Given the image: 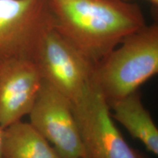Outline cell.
<instances>
[{
	"label": "cell",
	"instance_id": "cell-12",
	"mask_svg": "<svg viewBox=\"0 0 158 158\" xmlns=\"http://www.w3.org/2000/svg\"><path fill=\"white\" fill-rule=\"evenodd\" d=\"M124 1L128 2V1H130V0H124ZM149 1L153 5H155V7H157L158 6V0H149Z\"/></svg>",
	"mask_w": 158,
	"mask_h": 158
},
{
	"label": "cell",
	"instance_id": "cell-8",
	"mask_svg": "<svg viewBox=\"0 0 158 158\" xmlns=\"http://www.w3.org/2000/svg\"><path fill=\"white\" fill-rule=\"evenodd\" d=\"M112 117L127 130L132 137L141 141L146 149L158 155V129L151 114L137 92L110 102Z\"/></svg>",
	"mask_w": 158,
	"mask_h": 158
},
{
	"label": "cell",
	"instance_id": "cell-3",
	"mask_svg": "<svg viewBox=\"0 0 158 158\" xmlns=\"http://www.w3.org/2000/svg\"><path fill=\"white\" fill-rule=\"evenodd\" d=\"M54 28L46 0H0V62H36L45 36Z\"/></svg>",
	"mask_w": 158,
	"mask_h": 158
},
{
	"label": "cell",
	"instance_id": "cell-11",
	"mask_svg": "<svg viewBox=\"0 0 158 158\" xmlns=\"http://www.w3.org/2000/svg\"><path fill=\"white\" fill-rule=\"evenodd\" d=\"M135 158H148L147 157H146L145 155H143L141 152H138L135 149Z\"/></svg>",
	"mask_w": 158,
	"mask_h": 158
},
{
	"label": "cell",
	"instance_id": "cell-9",
	"mask_svg": "<svg viewBox=\"0 0 158 158\" xmlns=\"http://www.w3.org/2000/svg\"><path fill=\"white\" fill-rule=\"evenodd\" d=\"M3 158H62L29 122L22 120L5 129Z\"/></svg>",
	"mask_w": 158,
	"mask_h": 158
},
{
	"label": "cell",
	"instance_id": "cell-2",
	"mask_svg": "<svg viewBox=\"0 0 158 158\" xmlns=\"http://www.w3.org/2000/svg\"><path fill=\"white\" fill-rule=\"evenodd\" d=\"M158 73V24L128 35L94 65L92 82L108 103L137 92Z\"/></svg>",
	"mask_w": 158,
	"mask_h": 158
},
{
	"label": "cell",
	"instance_id": "cell-7",
	"mask_svg": "<svg viewBox=\"0 0 158 158\" xmlns=\"http://www.w3.org/2000/svg\"><path fill=\"white\" fill-rule=\"evenodd\" d=\"M43 81L35 61L10 59L0 62V125L4 129L29 115Z\"/></svg>",
	"mask_w": 158,
	"mask_h": 158
},
{
	"label": "cell",
	"instance_id": "cell-6",
	"mask_svg": "<svg viewBox=\"0 0 158 158\" xmlns=\"http://www.w3.org/2000/svg\"><path fill=\"white\" fill-rule=\"evenodd\" d=\"M29 116L31 125L62 158H83L81 140L72 103L44 80Z\"/></svg>",
	"mask_w": 158,
	"mask_h": 158
},
{
	"label": "cell",
	"instance_id": "cell-10",
	"mask_svg": "<svg viewBox=\"0 0 158 158\" xmlns=\"http://www.w3.org/2000/svg\"><path fill=\"white\" fill-rule=\"evenodd\" d=\"M4 134H5V129L0 125V158H3V141H4Z\"/></svg>",
	"mask_w": 158,
	"mask_h": 158
},
{
	"label": "cell",
	"instance_id": "cell-5",
	"mask_svg": "<svg viewBox=\"0 0 158 158\" xmlns=\"http://www.w3.org/2000/svg\"><path fill=\"white\" fill-rule=\"evenodd\" d=\"M36 62L43 80L71 103L82 95L92 81L95 65L54 28L45 36Z\"/></svg>",
	"mask_w": 158,
	"mask_h": 158
},
{
	"label": "cell",
	"instance_id": "cell-1",
	"mask_svg": "<svg viewBox=\"0 0 158 158\" xmlns=\"http://www.w3.org/2000/svg\"><path fill=\"white\" fill-rule=\"evenodd\" d=\"M54 28L96 64L144 27L136 4L124 0H46Z\"/></svg>",
	"mask_w": 158,
	"mask_h": 158
},
{
	"label": "cell",
	"instance_id": "cell-4",
	"mask_svg": "<svg viewBox=\"0 0 158 158\" xmlns=\"http://www.w3.org/2000/svg\"><path fill=\"white\" fill-rule=\"evenodd\" d=\"M81 140L83 158H135L114 123L107 100L91 81L72 103Z\"/></svg>",
	"mask_w": 158,
	"mask_h": 158
}]
</instances>
